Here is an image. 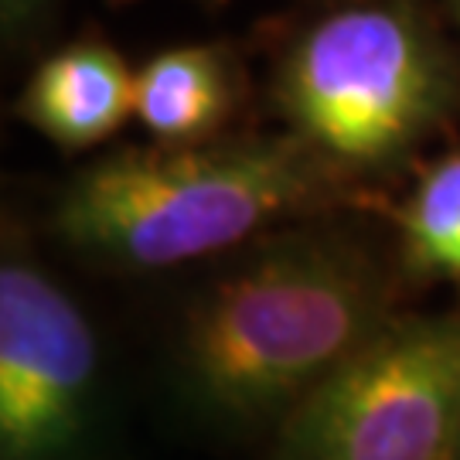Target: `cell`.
Instances as JSON below:
<instances>
[{
    "mask_svg": "<svg viewBox=\"0 0 460 460\" xmlns=\"http://www.w3.org/2000/svg\"><path fill=\"white\" fill-rule=\"evenodd\" d=\"M389 321L385 279L362 249L324 232L277 235L188 304L174 389L218 433L277 429Z\"/></svg>",
    "mask_w": 460,
    "mask_h": 460,
    "instance_id": "cell-1",
    "label": "cell"
},
{
    "mask_svg": "<svg viewBox=\"0 0 460 460\" xmlns=\"http://www.w3.org/2000/svg\"><path fill=\"white\" fill-rule=\"evenodd\" d=\"M311 188L307 157L279 140L123 150L68 184L55 226L106 263L167 270L243 246Z\"/></svg>",
    "mask_w": 460,
    "mask_h": 460,
    "instance_id": "cell-2",
    "label": "cell"
},
{
    "mask_svg": "<svg viewBox=\"0 0 460 460\" xmlns=\"http://www.w3.org/2000/svg\"><path fill=\"white\" fill-rule=\"evenodd\" d=\"M273 433V460H460V314L393 317Z\"/></svg>",
    "mask_w": 460,
    "mask_h": 460,
    "instance_id": "cell-3",
    "label": "cell"
},
{
    "mask_svg": "<svg viewBox=\"0 0 460 460\" xmlns=\"http://www.w3.org/2000/svg\"><path fill=\"white\" fill-rule=\"evenodd\" d=\"M447 72L427 31L402 11L355 7L304 34L283 75L296 130L348 164L410 147L444 110Z\"/></svg>",
    "mask_w": 460,
    "mask_h": 460,
    "instance_id": "cell-4",
    "label": "cell"
},
{
    "mask_svg": "<svg viewBox=\"0 0 460 460\" xmlns=\"http://www.w3.org/2000/svg\"><path fill=\"white\" fill-rule=\"evenodd\" d=\"M99 345L79 304L21 256L0 266V460H66L89 427Z\"/></svg>",
    "mask_w": 460,
    "mask_h": 460,
    "instance_id": "cell-5",
    "label": "cell"
},
{
    "mask_svg": "<svg viewBox=\"0 0 460 460\" xmlns=\"http://www.w3.org/2000/svg\"><path fill=\"white\" fill-rule=\"evenodd\" d=\"M133 79L113 49L79 41L38 66L21 96V116L51 144L85 150L133 116Z\"/></svg>",
    "mask_w": 460,
    "mask_h": 460,
    "instance_id": "cell-6",
    "label": "cell"
},
{
    "mask_svg": "<svg viewBox=\"0 0 460 460\" xmlns=\"http://www.w3.org/2000/svg\"><path fill=\"white\" fill-rule=\"evenodd\" d=\"M229 110L226 68L212 49L161 51L133 79V116L164 144H195Z\"/></svg>",
    "mask_w": 460,
    "mask_h": 460,
    "instance_id": "cell-7",
    "label": "cell"
},
{
    "mask_svg": "<svg viewBox=\"0 0 460 460\" xmlns=\"http://www.w3.org/2000/svg\"><path fill=\"white\" fill-rule=\"evenodd\" d=\"M399 226L406 263L416 273L460 283V154L423 174Z\"/></svg>",
    "mask_w": 460,
    "mask_h": 460,
    "instance_id": "cell-8",
    "label": "cell"
},
{
    "mask_svg": "<svg viewBox=\"0 0 460 460\" xmlns=\"http://www.w3.org/2000/svg\"><path fill=\"white\" fill-rule=\"evenodd\" d=\"M45 4L49 0H0V7H4V28L7 31H21Z\"/></svg>",
    "mask_w": 460,
    "mask_h": 460,
    "instance_id": "cell-9",
    "label": "cell"
},
{
    "mask_svg": "<svg viewBox=\"0 0 460 460\" xmlns=\"http://www.w3.org/2000/svg\"><path fill=\"white\" fill-rule=\"evenodd\" d=\"M454 4H457V11H460V0H454Z\"/></svg>",
    "mask_w": 460,
    "mask_h": 460,
    "instance_id": "cell-10",
    "label": "cell"
}]
</instances>
